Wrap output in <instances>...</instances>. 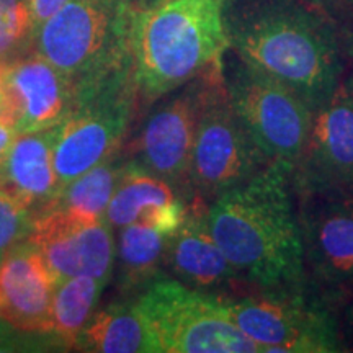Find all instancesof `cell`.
Listing matches in <instances>:
<instances>
[{
  "label": "cell",
  "mask_w": 353,
  "mask_h": 353,
  "mask_svg": "<svg viewBox=\"0 0 353 353\" xmlns=\"http://www.w3.org/2000/svg\"><path fill=\"white\" fill-rule=\"evenodd\" d=\"M291 170L272 162L208 205L211 236L249 291L309 286Z\"/></svg>",
  "instance_id": "obj_2"
},
{
  "label": "cell",
  "mask_w": 353,
  "mask_h": 353,
  "mask_svg": "<svg viewBox=\"0 0 353 353\" xmlns=\"http://www.w3.org/2000/svg\"><path fill=\"white\" fill-rule=\"evenodd\" d=\"M234 324L262 353L347 352L339 334L337 307L307 286L247 291L223 298Z\"/></svg>",
  "instance_id": "obj_6"
},
{
  "label": "cell",
  "mask_w": 353,
  "mask_h": 353,
  "mask_svg": "<svg viewBox=\"0 0 353 353\" xmlns=\"http://www.w3.org/2000/svg\"><path fill=\"white\" fill-rule=\"evenodd\" d=\"M268 164L272 162L250 138L229 101L221 61L211 70L190 157L193 200L210 205L223 193L249 182Z\"/></svg>",
  "instance_id": "obj_9"
},
{
  "label": "cell",
  "mask_w": 353,
  "mask_h": 353,
  "mask_svg": "<svg viewBox=\"0 0 353 353\" xmlns=\"http://www.w3.org/2000/svg\"><path fill=\"white\" fill-rule=\"evenodd\" d=\"M134 2H136V7H152L161 2H165V0H134Z\"/></svg>",
  "instance_id": "obj_30"
},
{
  "label": "cell",
  "mask_w": 353,
  "mask_h": 353,
  "mask_svg": "<svg viewBox=\"0 0 353 353\" xmlns=\"http://www.w3.org/2000/svg\"><path fill=\"white\" fill-rule=\"evenodd\" d=\"M77 352L159 353L157 343L136 307L134 299L123 298L92 316L79 335Z\"/></svg>",
  "instance_id": "obj_19"
},
{
  "label": "cell",
  "mask_w": 353,
  "mask_h": 353,
  "mask_svg": "<svg viewBox=\"0 0 353 353\" xmlns=\"http://www.w3.org/2000/svg\"><path fill=\"white\" fill-rule=\"evenodd\" d=\"M69 2H72V0H28L33 32H37L38 26H41L46 20H50L54 13L68 6Z\"/></svg>",
  "instance_id": "obj_26"
},
{
  "label": "cell",
  "mask_w": 353,
  "mask_h": 353,
  "mask_svg": "<svg viewBox=\"0 0 353 353\" xmlns=\"http://www.w3.org/2000/svg\"><path fill=\"white\" fill-rule=\"evenodd\" d=\"M228 0H165L134 7L130 50L141 112L223 61Z\"/></svg>",
  "instance_id": "obj_3"
},
{
  "label": "cell",
  "mask_w": 353,
  "mask_h": 353,
  "mask_svg": "<svg viewBox=\"0 0 353 353\" xmlns=\"http://www.w3.org/2000/svg\"><path fill=\"white\" fill-rule=\"evenodd\" d=\"M34 213L10 188L0 183V260L12 249L28 241Z\"/></svg>",
  "instance_id": "obj_24"
},
{
  "label": "cell",
  "mask_w": 353,
  "mask_h": 353,
  "mask_svg": "<svg viewBox=\"0 0 353 353\" xmlns=\"http://www.w3.org/2000/svg\"><path fill=\"white\" fill-rule=\"evenodd\" d=\"M56 283L28 241L0 260V321L13 329L52 339Z\"/></svg>",
  "instance_id": "obj_16"
},
{
  "label": "cell",
  "mask_w": 353,
  "mask_h": 353,
  "mask_svg": "<svg viewBox=\"0 0 353 353\" xmlns=\"http://www.w3.org/2000/svg\"><path fill=\"white\" fill-rule=\"evenodd\" d=\"M337 319L343 347L347 352H353V293L339 304Z\"/></svg>",
  "instance_id": "obj_25"
},
{
  "label": "cell",
  "mask_w": 353,
  "mask_h": 353,
  "mask_svg": "<svg viewBox=\"0 0 353 353\" xmlns=\"http://www.w3.org/2000/svg\"><path fill=\"white\" fill-rule=\"evenodd\" d=\"M208 205L193 200L185 223L167 237L164 272L188 288L216 298H234L249 288L216 244L208 226Z\"/></svg>",
  "instance_id": "obj_15"
},
{
  "label": "cell",
  "mask_w": 353,
  "mask_h": 353,
  "mask_svg": "<svg viewBox=\"0 0 353 353\" xmlns=\"http://www.w3.org/2000/svg\"><path fill=\"white\" fill-rule=\"evenodd\" d=\"M229 50L309 105L324 107L342 83L341 37L306 0H228Z\"/></svg>",
  "instance_id": "obj_1"
},
{
  "label": "cell",
  "mask_w": 353,
  "mask_h": 353,
  "mask_svg": "<svg viewBox=\"0 0 353 353\" xmlns=\"http://www.w3.org/2000/svg\"><path fill=\"white\" fill-rule=\"evenodd\" d=\"M103 288L105 285L88 275L72 276L56 286L52 335L61 350H74L79 335L94 316Z\"/></svg>",
  "instance_id": "obj_22"
},
{
  "label": "cell",
  "mask_w": 353,
  "mask_h": 353,
  "mask_svg": "<svg viewBox=\"0 0 353 353\" xmlns=\"http://www.w3.org/2000/svg\"><path fill=\"white\" fill-rule=\"evenodd\" d=\"M134 299L159 353H260L229 316L223 299L162 272Z\"/></svg>",
  "instance_id": "obj_7"
},
{
  "label": "cell",
  "mask_w": 353,
  "mask_h": 353,
  "mask_svg": "<svg viewBox=\"0 0 353 353\" xmlns=\"http://www.w3.org/2000/svg\"><path fill=\"white\" fill-rule=\"evenodd\" d=\"M214 65L154 101L136 134H130L128 144L123 148L128 157L167 180L192 201L188 182L190 157L203 99Z\"/></svg>",
  "instance_id": "obj_10"
},
{
  "label": "cell",
  "mask_w": 353,
  "mask_h": 353,
  "mask_svg": "<svg viewBox=\"0 0 353 353\" xmlns=\"http://www.w3.org/2000/svg\"><path fill=\"white\" fill-rule=\"evenodd\" d=\"M134 0H72L33 37V50L74 87L132 59L130 26Z\"/></svg>",
  "instance_id": "obj_5"
},
{
  "label": "cell",
  "mask_w": 353,
  "mask_h": 353,
  "mask_svg": "<svg viewBox=\"0 0 353 353\" xmlns=\"http://www.w3.org/2000/svg\"><path fill=\"white\" fill-rule=\"evenodd\" d=\"M348 52H350V56H353V34L350 37V39H348ZM343 83H345V87L353 94V70L350 76L347 77V81H343Z\"/></svg>",
  "instance_id": "obj_29"
},
{
  "label": "cell",
  "mask_w": 353,
  "mask_h": 353,
  "mask_svg": "<svg viewBox=\"0 0 353 353\" xmlns=\"http://www.w3.org/2000/svg\"><path fill=\"white\" fill-rule=\"evenodd\" d=\"M190 206L192 200L179 188L126 156L105 218L113 229L136 223L170 236L185 223Z\"/></svg>",
  "instance_id": "obj_17"
},
{
  "label": "cell",
  "mask_w": 353,
  "mask_h": 353,
  "mask_svg": "<svg viewBox=\"0 0 353 353\" xmlns=\"http://www.w3.org/2000/svg\"><path fill=\"white\" fill-rule=\"evenodd\" d=\"M125 162V152H120L83 172L81 176L65 185L44 210H63L90 221L107 219L105 216L110 200L120 182Z\"/></svg>",
  "instance_id": "obj_21"
},
{
  "label": "cell",
  "mask_w": 353,
  "mask_h": 353,
  "mask_svg": "<svg viewBox=\"0 0 353 353\" xmlns=\"http://www.w3.org/2000/svg\"><path fill=\"white\" fill-rule=\"evenodd\" d=\"M223 79L234 112L263 156L294 169L314 112L291 88L244 63L231 50L223 56Z\"/></svg>",
  "instance_id": "obj_8"
},
{
  "label": "cell",
  "mask_w": 353,
  "mask_h": 353,
  "mask_svg": "<svg viewBox=\"0 0 353 353\" xmlns=\"http://www.w3.org/2000/svg\"><path fill=\"white\" fill-rule=\"evenodd\" d=\"M57 131L59 125L15 136L0 175V183L30 206L34 216L41 213L59 192L54 169Z\"/></svg>",
  "instance_id": "obj_18"
},
{
  "label": "cell",
  "mask_w": 353,
  "mask_h": 353,
  "mask_svg": "<svg viewBox=\"0 0 353 353\" xmlns=\"http://www.w3.org/2000/svg\"><path fill=\"white\" fill-rule=\"evenodd\" d=\"M306 2L317 7L324 13L353 10V0H306Z\"/></svg>",
  "instance_id": "obj_27"
},
{
  "label": "cell",
  "mask_w": 353,
  "mask_h": 353,
  "mask_svg": "<svg viewBox=\"0 0 353 353\" xmlns=\"http://www.w3.org/2000/svg\"><path fill=\"white\" fill-rule=\"evenodd\" d=\"M74 103V85L38 52L6 64L0 83V125L30 134L61 125Z\"/></svg>",
  "instance_id": "obj_14"
},
{
  "label": "cell",
  "mask_w": 353,
  "mask_h": 353,
  "mask_svg": "<svg viewBox=\"0 0 353 353\" xmlns=\"http://www.w3.org/2000/svg\"><path fill=\"white\" fill-rule=\"evenodd\" d=\"M15 132H13L10 128L0 125V175H2L3 165H6L8 151H10V145L15 139Z\"/></svg>",
  "instance_id": "obj_28"
},
{
  "label": "cell",
  "mask_w": 353,
  "mask_h": 353,
  "mask_svg": "<svg viewBox=\"0 0 353 353\" xmlns=\"http://www.w3.org/2000/svg\"><path fill=\"white\" fill-rule=\"evenodd\" d=\"M28 242L56 285L77 275H88L105 286L112 281L117 242L107 219L90 221L63 210H44L34 216Z\"/></svg>",
  "instance_id": "obj_13"
},
{
  "label": "cell",
  "mask_w": 353,
  "mask_h": 353,
  "mask_svg": "<svg viewBox=\"0 0 353 353\" xmlns=\"http://www.w3.org/2000/svg\"><path fill=\"white\" fill-rule=\"evenodd\" d=\"M28 0H0V63L8 64L33 50Z\"/></svg>",
  "instance_id": "obj_23"
},
{
  "label": "cell",
  "mask_w": 353,
  "mask_h": 353,
  "mask_svg": "<svg viewBox=\"0 0 353 353\" xmlns=\"http://www.w3.org/2000/svg\"><path fill=\"white\" fill-rule=\"evenodd\" d=\"M291 183L298 196L353 198V94L341 83L314 112Z\"/></svg>",
  "instance_id": "obj_12"
},
{
  "label": "cell",
  "mask_w": 353,
  "mask_h": 353,
  "mask_svg": "<svg viewBox=\"0 0 353 353\" xmlns=\"http://www.w3.org/2000/svg\"><path fill=\"white\" fill-rule=\"evenodd\" d=\"M139 112L132 59L74 87L72 108L59 125L54 145L59 192L83 172L123 152Z\"/></svg>",
  "instance_id": "obj_4"
},
{
  "label": "cell",
  "mask_w": 353,
  "mask_h": 353,
  "mask_svg": "<svg viewBox=\"0 0 353 353\" xmlns=\"http://www.w3.org/2000/svg\"><path fill=\"white\" fill-rule=\"evenodd\" d=\"M3 68H6V64L0 63V83H2V77H3Z\"/></svg>",
  "instance_id": "obj_31"
},
{
  "label": "cell",
  "mask_w": 353,
  "mask_h": 353,
  "mask_svg": "<svg viewBox=\"0 0 353 353\" xmlns=\"http://www.w3.org/2000/svg\"><path fill=\"white\" fill-rule=\"evenodd\" d=\"M165 234L144 224L118 229L114 272L121 298L132 299L164 272Z\"/></svg>",
  "instance_id": "obj_20"
},
{
  "label": "cell",
  "mask_w": 353,
  "mask_h": 353,
  "mask_svg": "<svg viewBox=\"0 0 353 353\" xmlns=\"http://www.w3.org/2000/svg\"><path fill=\"white\" fill-rule=\"evenodd\" d=\"M307 283L339 307L353 293V198L298 196Z\"/></svg>",
  "instance_id": "obj_11"
}]
</instances>
